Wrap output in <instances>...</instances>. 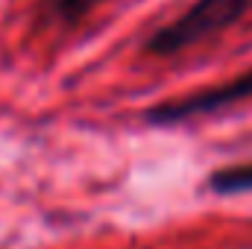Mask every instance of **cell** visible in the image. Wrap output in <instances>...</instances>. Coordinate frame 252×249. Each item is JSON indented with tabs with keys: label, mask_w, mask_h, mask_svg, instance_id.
Masks as SVG:
<instances>
[{
	"label": "cell",
	"mask_w": 252,
	"mask_h": 249,
	"mask_svg": "<svg viewBox=\"0 0 252 249\" xmlns=\"http://www.w3.org/2000/svg\"><path fill=\"white\" fill-rule=\"evenodd\" d=\"M252 15V0H193L188 9L153 30L144 41L150 56H176L238 27Z\"/></svg>",
	"instance_id": "obj_1"
},
{
	"label": "cell",
	"mask_w": 252,
	"mask_h": 249,
	"mask_svg": "<svg viewBox=\"0 0 252 249\" xmlns=\"http://www.w3.org/2000/svg\"><path fill=\"white\" fill-rule=\"evenodd\" d=\"M244 100H252V67L238 73L235 79H226L223 85L214 88H202L176 100H164L156 103L144 112V121L150 126H173V124H185L193 118H205V115H217L223 109H232Z\"/></svg>",
	"instance_id": "obj_2"
},
{
	"label": "cell",
	"mask_w": 252,
	"mask_h": 249,
	"mask_svg": "<svg viewBox=\"0 0 252 249\" xmlns=\"http://www.w3.org/2000/svg\"><path fill=\"white\" fill-rule=\"evenodd\" d=\"M103 3L109 0H41V12L47 15V21L59 27H76Z\"/></svg>",
	"instance_id": "obj_3"
},
{
	"label": "cell",
	"mask_w": 252,
	"mask_h": 249,
	"mask_svg": "<svg viewBox=\"0 0 252 249\" xmlns=\"http://www.w3.org/2000/svg\"><path fill=\"white\" fill-rule=\"evenodd\" d=\"M208 190H214V193H220V196L250 193L252 190V161L214 170V173L208 176Z\"/></svg>",
	"instance_id": "obj_4"
}]
</instances>
